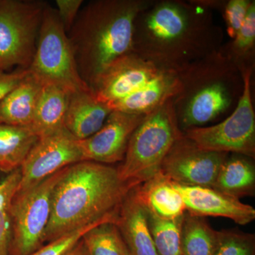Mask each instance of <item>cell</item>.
<instances>
[{"instance_id":"cell-7","label":"cell","mask_w":255,"mask_h":255,"mask_svg":"<svg viewBox=\"0 0 255 255\" xmlns=\"http://www.w3.org/2000/svg\"><path fill=\"white\" fill-rule=\"evenodd\" d=\"M48 4L40 0H0V69L28 70Z\"/></svg>"},{"instance_id":"cell-17","label":"cell","mask_w":255,"mask_h":255,"mask_svg":"<svg viewBox=\"0 0 255 255\" xmlns=\"http://www.w3.org/2000/svg\"><path fill=\"white\" fill-rule=\"evenodd\" d=\"M112 112L92 89L75 92L69 97L64 127L75 138L84 140L98 131Z\"/></svg>"},{"instance_id":"cell-2","label":"cell","mask_w":255,"mask_h":255,"mask_svg":"<svg viewBox=\"0 0 255 255\" xmlns=\"http://www.w3.org/2000/svg\"><path fill=\"white\" fill-rule=\"evenodd\" d=\"M132 188L110 164L82 161L67 167L53 189L44 243L90 225L117 223Z\"/></svg>"},{"instance_id":"cell-26","label":"cell","mask_w":255,"mask_h":255,"mask_svg":"<svg viewBox=\"0 0 255 255\" xmlns=\"http://www.w3.org/2000/svg\"><path fill=\"white\" fill-rule=\"evenodd\" d=\"M184 216L177 219H165L147 211L149 229L157 255H182L181 228Z\"/></svg>"},{"instance_id":"cell-24","label":"cell","mask_w":255,"mask_h":255,"mask_svg":"<svg viewBox=\"0 0 255 255\" xmlns=\"http://www.w3.org/2000/svg\"><path fill=\"white\" fill-rule=\"evenodd\" d=\"M221 51L244 73L254 70L255 53V1L250 7L248 16L232 41L223 44Z\"/></svg>"},{"instance_id":"cell-32","label":"cell","mask_w":255,"mask_h":255,"mask_svg":"<svg viewBox=\"0 0 255 255\" xmlns=\"http://www.w3.org/2000/svg\"><path fill=\"white\" fill-rule=\"evenodd\" d=\"M28 70L16 68L13 71L0 69V102L25 78Z\"/></svg>"},{"instance_id":"cell-22","label":"cell","mask_w":255,"mask_h":255,"mask_svg":"<svg viewBox=\"0 0 255 255\" xmlns=\"http://www.w3.org/2000/svg\"><path fill=\"white\" fill-rule=\"evenodd\" d=\"M38 139L29 127L0 124V172L9 174L21 168Z\"/></svg>"},{"instance_id":"cell-23","label":"cell","mask_w":255,"mask_h":255,"mask_svg":"<svg viewBox=\"0 0 255 255\" xmlns=\"http://www.w3.org/2000/svg\"><path fill=\"white\" fill-rule=\"evenodd\" d=\"M218 232L204 218L186 212L181 228V255H213Z\"/></svg>"},{"instance_id":"cell-27","label":"cell","mask_w":255,"mask_h":255,"mask_svg":"<svg viewBox=\"0 0 255 255\" xmlns=\"http://www.w3.org/2000/svg\"><path fill=\"white\" fill-rule=\"evenodd\" d=\"M21 179L20 169L0 181V255H9L11 240L10 206Z\"/></svg>"},{"instance_id":"cell-13","label":"cell","mask_w":255,"mask_h":255,"mask_svg":"<svg viewBox=\"0 0 255 255\" xmlns=\"http://www.w3.org/2000/svg\"><path fill=\"white\" fill-rule=\"evenodd\" d=\"M162 70L130 52L114 62L92 90L99 100L110 105L136 92Z\"/></svg>"},{"instance_id":"cell-8","label":"cell","mask_w":255,"mask_h":255,"mask_svg":"<svg viewBox=\"0 0 255 255\" xmlns=\"http://www.w3.org/2000/svg\"><path fill=\"white\" fill-rule=\"evenodd\" d=\"M65 168L26 190L16 191L10 206L9 255H29L44 244L53 189Z\"/></svg>"},{"instance_id":"cell-29","label":"cell","mask_w":255,"mask_h":255,"mask_svg":"<svg viewBox=\"0 0 255 255\" xmlns=\"http://www.w3.org/2000/svg\"><path fill=\"white\" fill-rule=\"evenodd\" d=\"M253 2L252 0L226 1L223 8V17L226 21V32L232 39L244 24Z\"/></svg>"},{"instance_id":"cell-11","label":"cell","mask_w":255,"mask_h":255,"mask_svg":"<svg viewBox=\"0 0 255 255\" xmlns=\"http://www.w3.org/2000/svg\"><path fill=\"white\" fill-rule=\"evenodd\" d=\"M228 155L204 150L183 135L164 157L160 172L182 185L213 187Z\"/></svg>"},{"instance_id":"cell-31","label":"cell","mask_w":255,"mask_h":255,"mask_svg":"<svg viewBox=\"0 0 255 255\" xmlns=\"http://www.w3.org/2000/svg\"><path fill=\"white\" fill-rule=\"evenodd\" d=\"M83 0H56L57 11L67 34L73 26L81 9Z\"/></svg>"},{"instance_id":"cell-12","label":"cell","mask_w":255,"mask_h":255,"mask_svg":"<svg viewBox=\"0 0 255 255\" xmlns=\"http://www.w3.org/2000/svg\"><path fill=\"white\" fill-rule=\"evenodd\" d=\"M145 117L113 111L98 131L78 140L83 160L105 164L122 162L132 134Z\"/></svg>"},{"instance_id":"cell-30","label":"cell","mask_w":255,"mask_h":255,"mask_svg":"<svg viewBox=\"0 0 255 255\" xmlns=\"http://www.w3.org/2000/svg\"><path fill=\"white\" fill-rule=\"evenodd\" d=\"M101 224H92L73 232L68 233L55 241L47 243L29 255H63L73 248L87 231Z\"/></svg>"},{"instance_id":"cell-4","label":"cell","mask_w":255,"mask_h":255,"mask_svg":"<svg viewBox=\"0 0 255 255\" xmlns=\"http://www.w3.org/2000/svg\"><path fill=\"white\" fill-rule=\"evenodd\" d=\"M178 74L180 89L172 102L183 132L236 108L244 89L243 73L221 48Z\"/></svg>"},{"instance_id":"cell-25","label":"cell","mask_w":255,"mask_h":255,"mask_svg":"<svg viewBox=\"0 0 255 255\" xmlns=\"http://www.w3.org/2000/svg\"><path fill=\"white\" fill-rule=\"evenodd\" d=\"M88 255H129L125 241L115 223H102L82 236Z\"/></svg>"},{"instance_id":"cell-5","label":"cell","mask_w":255,"mask_h":255,"mask_svg":"<svg viewBox=\"0 0 255 255\" xmlns=\"http://www.w3.org/2000/svg\"><path fill=\"white\" fill-rule=\"evenodd\" d=\"M183 135L172 99L146 115L134 130L117 168L120 179L135 187L155 177L164 157Z\"/></svg>"},{"instance_id":"cell-21","label":"cell","mask_w":255,"mask_h":255,"mask_svg":"<svg viewBox=\"0 0 255 255\" xmlns=\"http://www.w3.org/2000/svg\"><path fill=\"white\" fill-rule=\"evenodd\" d=\"M253 158L231 154L223 162L213 188L241 199L255 192V165Z\"/></svg>"},{"instance_id":"cell-28","label":"cell","mask_w":255,"mask_h":255,"mask_svg":"<svg viewBox=\"0 0 255 255\" xmlns=\"http://www.w3.org/2000/svg\"><path fill=\"white\" fill-rule=\"evenodd\" d=\"M213 255H255V235L237 230L219 231Z\"/></svg>"},{"instance_id":"cell-18","label":"cell","mask_w":255,"mask_h":255,"mask_svg":"<svg viewBox=\"0 0 255 255\" xmlns=\"http://www.w3.org/2000/svg\"><path fill=\"white\" fill-rule=\"evenodd\" d=\"M135 191L146 211L159 218L177 219L187 212L182 194L174 182L160 172L135 187Z\"/></svg>"},{"instance_id":"cell-14","label":"cell","mask_w":255,"mask_h":255,"mask_svg":"<svg viewBox=\"0 0 255 255\" xmlns=\"http://www.w3.org/2000/svg\"><path fill=\"white\" fill-rule=\"evenodd\" d=\"M182 194L186 211L192 216L223 217L241 226L255 219V209L238 198L224 194L213 187H191L174 182Z\"/></svg>"},{"instance_id":"cell-10","label":"cell","mask_w":255,"mask_h":255,"mask_svg":"<svg viewBox=\"0 0 255 255\" xmlns=\"http://www.w3.org/2000/svg\"><path fill=\"white\" fill-rule=\"evenodd\" d=\"M78 140L65 128L38 137L23 162L17 191H23L65 167L82 162Z\"/></svg>"},{"instance_id":"cell-1","label":"cell","mask_w":255,"mask_h":255,"mask_svg":"<svg viewBox=\"0 0 255 255\" xmlns=\"http://www.w3.org/2000/svg\"><path fill=\"white\" fill-rule=\"evenodd\" d=\"M223 38L202 0H151L134 21L132 52L161 70L179 73L218 51Z\"/></svg>"},{"instance_id":"cell-33","label":"cell","mask_w":255,"mask_h":255,"mask_svg":"<svg viewBox=\"0 0 255 255\" xmlns=\"http://www.w3.org/2000/svg\"><path fill=\"white\" fill-rule=\"evenodd\" d=\"M63 255H88V253L85 243L81 239L73 248Z\"/></svg>"},{"instance_id":"cell-19","label":"cell","mask_w":255,"mask_h":255,"mask_svg":"<svg viewBox=\"0 0 255 255\" xmlns=\"http://www.w3.org/2000/svg\"><path fill=\"white\" fill-rule=\"evenodd\" d=\"M43 84L27 75L0 102V124L30 127Z\"/></svg>"},{"instance_id":"cell-16","label":"cell","mask_w":255,"mask_h":255,"mask_svg":"<svg viewBox=\"0 0 255 255\" xmlns=\"http://www.w3.org/2000/svg\"><path fill=\"white\" fill-rule=\"evenodd\" d=\"M117 226L129 255H157L147 222V211L135 187L129 191L119 211Z\"/></svg>"},{"instance_id":"cell-6","label":"cell","mask_w":255,"mask_h":255,"mask_svg":"<svg viewBox=\"0 0 255 255\" xmlns=\"http://www.w3.org/2000/svg\"><path fill=\"white\" fill-rule=\"evenodd\" d=\"M28 72L43 84H51L71 95L90 90L78 73L68 34L58 11L49 4L43 15L36 53Z\"/></svg>"},{"instance_id":"cell-15","label":"cell","mask_w":255,"mask_h":255,"mask_svg":"<svg viewBox=\"0 0 255 255\" xmlns=\"http://www.w3.org/2000/svg\"><path fill=\"white\" fill-rule=\"evenodd\" d=\"M179 89V74L162 70L136 92L111 104L109 107L112 112L146 116L173 99Z\"/></svg>"},{"instance_id":"cell-3","label":"cell","mask_w":255,"mask_h":255,"mask_svg":"<svg viewBox=\"0 0 255 255\" xmlns=\"http://www.w3.org/2000/svg\"><path fill=\"white\" fill-rule=\"evenodd\" d=\"M151 0H95L68 33L78 73L90 88L114 62L132 52L133 23Z\"/></svg>"},{"instance_id":"cell-20","label":"cell","mask_w":255,"mask_h":255,"mask_svg":"<svg viewBox=\"0 0 255 255\" xmlns=\"http://www.w3.org/2000/svg\"><path fill=\"white\" fill-rule=\"evenodd\" d=\"M70 94L51 84H43L30 128L38 137L64 127Z\"/></svg>"},{"instance_id":"cell-9","label":"cell","mask_w":255,"mask_h":255,"mask_svg":"<svg viewBox=\"0 0 255 255\" xmlns=\"http://www.w3.org/2000/svg\"><path fill=\"white\" fill-rule=\"evenodd\" d=\"M253 70L243 73L244 89L234 110L223 122L184 132L204 150L238 154L255 159V113L252 97Z\"/></svg>"}]
</instances>
